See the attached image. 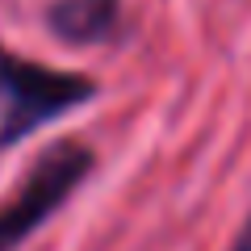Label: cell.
<instances>
[{
  "instance_id": "cell-1",
  "label": "cell",
  "mask_w": 251,
  "mask_h": 251,
  "mask_svg": "<svg viewBox=\"0 0 251 251\" xmlns=\"http://www.w3.org/2000/svg\"><path fill=\"white\" fill-rule=\"evenodd\" d=\"M97 97V84L80 72H59L0 50V151L17 147L46 122Z\"/></svg>"
},
{
  "instance_id": "cell-2",
  "label": "cell",
  "mask_w": 251,
  "mask_h": 251,
  "mask_svg": "<svg viewBox=\"0 0 251 251\" xmlns=\"http://www.w3.org/2000/svg\"><path fill=\"white\" fill-rule=\"evenodd\" d=\"M92 163L97 155L84 143H54L46 155H38L17 193L0 205V251H17L46 218L59 214L63 201L88 180Z\"/></svg>"
},
{
  "instance_id": "cell-3",
  "label": "cell",
  "mask_w": 251,
  "mask_h": 251,
  "mask_svg": "<svg viewBox=\"0 0 251 251\" xmlns=\"http://www.w3.org/2000/svg\"><path fill=\"white\" fill-rule=\"evenodd\" d=\"M117 25V0H54L50 29L67 42H100Z\"/></svg>"
},
{
  "instance_id": "cell-4",
  "label": "cell",
  "mask_w": 251,
  "mask_h": 251,
  "mask_svg": "<svg viewBox=\"0 0 251 251\" xmlns=\"http://www.w3.org/2000/svg\"><path fill=\"white\" fill-rule=\"evenodd\" d=\"M230 251H251V214H247V222L239 226V234H234V243H230Z\"/></svg>"
}]
</instances>
